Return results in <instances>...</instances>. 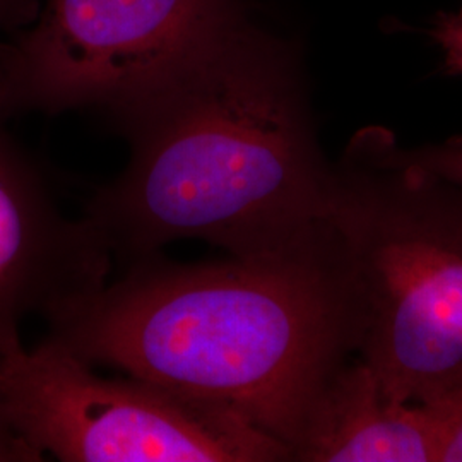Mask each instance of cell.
<instances>
[{
  "instance_id": "cell-7",
  "label": "cell",
  "mask_w": 462,
  "mask_h": 462,
  "mask_svg": "<svg viewBox=\"0 0 462 462\" xmlns=\"http://www.w3.org/2000/svg\"><path fill=\"white\" fill-rule=\"evenodd\" d=\"M442 447V413L393 401L374 370L353 355L317 393L291 461L440 462Z\"/></svg>"
},
{
  "instance_id": "cell-9",
  "label": "cell",
  "mask_w": 462,
  "mask_h": 462,
  "mask_svg": "<svg viewBox=\"0 0 462 462\" xmlns=\"http://www.w3.org/2000/svg\"><path fill=\"white\" fill-rule=\"evenodd\" d=\"M433 38L442 49L447 69L454 74H462V7L457 13L439 17Z\"/></svg>"
},
{
  "instance_id": "cell-10",
  "label": "cell",
  "mask_w": 462,
  "mask_h": 462,
  "mask_svg": "<svg viewBox=\"0 0 462 462\" xmlns=\"http://www.w3.org/2000/svg\"><path fill=\"white\" fill-rule=\"evenodd\" d=\"M437 410L444 418V447L440 462H462V394Z\"/></svg>"
},
{
  "instance_id": "cell-2",
  "label": "cell",
  "mask_w": 462,
  "mask_h": 462,
  "mask_svg": "<svg viewBox=\"0 0 462 462\" xmlns=\"http://www.w3.org/2000/svg\"><path fill=\"white\" fill-rule=\"evenodd\" d=\"M45 319L86 364L238 414L290 452L317 393L355 355L334 261L152 257Z\"/></svg>"
},
{
  "instance_id": "cell-1",
  "label": "cell",
  "mask_w": 462,
  "mask_h": 462,
  "mask_svg": "<svg viewBox=\"0 0 462 462\" xmlns=\"http://www.w3.org/2000/svg\"><path fill=\"white\" fill-rule=\"evenodd\" d=\"M106 116L131 156L83 219L112 259L131 267L180 240L238 259H334L332 165L297 53L247 11Z\"/></svg>"
},
{
  "instance_id": "cell-8",
  "label": "cell",
  "mask_w": 462,
  "mask_h": 462,
  "mask_svg": "<svg viewBox=\"0 0 462 462\" xmlns=\"http://www.w3.org/2000/svg\"><path fill=\"white\" fill-rule=\"evenodd\" d=\"M399 149V154L416 166L437 173L462 187V141L420 149Z\"/></svg>"
},
{
  "instance_id": "cell-6",
  "label": "cell",
  "mask_w": 462,
  "mask_h": 462,
  "mask_svg": "<svg viewBox=\"0 0 462 462\" xmlns=\"http://www.w3.org/2000/svg\"><path fill=\"white\" fill-rule=\"evenodd\" d=\"M0 116V349L19 324L101 290L112 255L83 217L72 221L50 198L30 156Z\"/></svg>"
},
{
  "instance_id": "cell-5",
  "label": "cell",
  "mask_w": 462,
  "mask_h": 462,
  "mask_svg": "<svg viewBox=\"0 0 462 462\" xmlns=\"http://www.w3.org/2000/svg\"><path fill=\"white\" fill-rule=\"evenodd\" d=\"M245 11L242 0H42L0 42V116H110Z\"/></svg>"
},
{
  "instance_id": "cell-4",
  "label": "cell",
  "mask_w": 462,
  "mask_h": 462,
  "mask_svg": "<svg viewBox=\"0 0 462 462\" xmlns=\"http://www.w3.org/2000/svg\"><path fill=\"white\" fill-rule=\"evenodd\" d=\"M0 420L42 461H291L245 418L148 380L103 379L51 337L0 349Z\"/></svg>"
},
{
  "instance_id": "cell-3",
  "label": "cell",
  "mask_w": 462,
  "mask_h": 462,
  "mask_svg": "<svg viewBox=\"0 0 462 462\" xmlns=\"http://www.w3.org/2000/svg\"><path fill=\"white\" fill-rule=\"evenodd\" d=\"M382 133L332 165L329 225L355 356L393 401L462 394V187L406 162Z\"/></svg>"
},
{
  "instance_id": "cell-12",
  "label": "cell",
  "mask_w": 462,
  "mask_h": 462,
  "mask_svg": "<svg viewBox=\"0 0 462 462\" xmlns=\"http://www.w3.org/2000/svg\"><path fill=\"white\" fill-rule=\"evenodd\" d=\"M40 461L28 446H24L5 423L0 420V462H33Z\"/></svg>"
},
{
  "instance_id": "cell-11",
  "label": "cell",
  "mask_w": 462,
  "mask_h": 462,
  "mask_svg": "<svg viewBox=\"0 0 462 462\" xmlns=\"http://www.w3.org/2000/svg\"><path fill=\"white\" fill-rule=\"evenodd\" d=\"M42 0H0V33H16L30 26Z\"/></svg>"
}]
</instances>
